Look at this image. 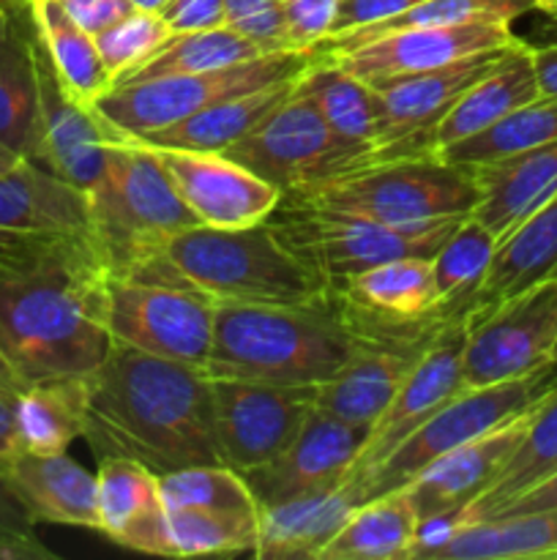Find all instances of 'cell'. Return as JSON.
Instances as JSON below:
<instances>
[{
  "instance_id": "cell-22",
  "label": "cell",
  "mask_w": 557,
  "mask_h": 560,
  "mask_svg": "<svg viewBox=\"0 0 557 560\" xmlns=\"http://www.w3.org/2000/svg\"><path fill=\"white\" fill-rule=\"evenodd\" d=\"M0 476L33 520L98 530V479L69 454L20 452Z\"/></svg>"
},
{
  "instance_id": "cell-26",
  "label": "cell",
  "mask_w": 557,
  "mask_h": 560,
  "mask_svg": "<svg viewBox=\"0 0 557 560\" xmlns=\"http://www.w3.org/2000/svg\"><path fill=\"white\" fill-rule=\"evenodd\" d=\"M344 312L377 323H420L440 317L431 257H399L360 271L333 290Z\"/></svg>"
},
{
  "instance_id": "cell-12",
  "label": "cell",
  "mask_w": 557,
  "mask_h": 560,
  "mask_svg": "<svg viewBox=\"0 0 557 560\" xmlns=\"http://www.w3.org/2000/svg\"><path fill=\"white\" fill-rule=\"evenodd\" d=\"M224 465L238 474L276 457L317 408V386L211 377Z\"/></svg>"
},
{
  "instance_id": "cell-8",
  "label": "cell",
  "mask_w": 557,
  "mask_h": 560,
  "mask_svg": "<svg viewBox=\"0 0 557 560\" xmlns=\"http://www.w3.org/2000/svg\"><path fill=\"white\" fill-rule=\"evenodd\" d=\"M309 63L311 52H268L224 69L120 82L102 93L91 107L118 135V140H131L180 124L218 98L295 80Z\"/></svg>"
},
{
  "instance_id": "cell-43",
  "label": "cell",
  "mask_w": 557,
  "mask_h": 560,
  "mask_svg": "<svg viewBox=\"0 0 557 560\" xmlns=\"http://www.w3.org/2000/svg\"><path fill=\"white\" fill-rule=\"evenodd\" d=\"M93 38H96V49L107 71L112 74L115 85L120 77L129 74L142 60L151 58L162 44H167L173 38V31L158 11L134 9L129 16H123Z\"/></svg>"
},
{
  "instance_id": "cell-47",
  "label": "cell",
  "mask_w": 557,
  "mask_h": 560,
  "mask_svg": "<svg viewBox=\"0 0 557 560\" xmlns=\"http://www.w3.org/2000/svg\"><path fill=\"white\" fill-rule=\"evenodd\" d=\"M418 3H424V0H339V14L331 33L375 25V22L402 14V11L413 9Z\"/></svg>"
},
{
  "instance_id": "cell-29",
  "label": "cell",
  "mask_w": 557,
  "mask_h": 560,
  "mask_svg": "<svg viewBox=\"0 0 557 560\" xmlns=\"http://www.w3.org/2000/svg\"><path fill=\"white\" fill-rule=\"evenodd\" d=\"M470 173L481 186L473 217L500 241L530 213L557 200V142Z\"/></svg>"
},
{
  "instance_id": "cell-24",
  "label": "cell",
  "mask_w": 557,
  "mask_h": 560,
  "mask_svg": "<svg viewBox=\"0 0 557 560\" xmlns=\"http://www.w3.org/2000/svg\"><path fill=\"white\" fill-rule=\"evenodd\" d=\"M38 38L31 5H0V142L36 162Z\"/></svg>"
},
{
  "instance_id": "cell-1",
  "label": "cell",
  "mask_w": 557,
  "mask_h": 560,
  "mask_svg": "<svg viewBox=\"0 0 557 560\" xmlns=\"http://www.w3.org/2000/svg\"><path fill=\"white\" fill-rule=\"evenodd\" d=\"M82 441L96 463L131 459L156 476L224 465L211 375L112 342L85 377Z\"/></svg>"
},
{
  "instance_id": "cell-51",
  "label": "cell",
  "mask_w": 557,
  "mask_h": 560,
  "mask_svg": "<svg viewBox=\"0 0 557 560\" xmlns=\"http://www.w3.org/2000/svg\"><path fill=\"white\" fill-rule=\"evenodd\" d=\"M16 394L0 388V465L22 452L16 438Z\"/></svg>"
},
{
  "instance_id": "cell-61",
  "label": "cell",
  "mask_w": 557,
  "mask_h": 560,
  "mask_svg": "<svg viewBox=\"0 0 557 560\" xmlns=\"http://www.w3.org/2000/svg\"><path fill=\"white\" fill-rule=\"evenodd\" d=\"M0 5H9V3H0Z\"/></svg>"
},
{
  "instance_id": "cell-9",
  "label": "cell",
  "mask_w": 557,
  "mask_h": 560,
  "mask_svg": "<svg viewBox=\"0 0 557 560\" xmlns=\"http://www.w3.org/2000/svg\"><path fill=\"white\" fill-rule=\"evenodd\" d=\"M102 320L112 342L205 370L213 345V301L205 295L109 273Z\"/></svg>"
},
{
  "instance_id": "cell-19",
  "label": "cell",
  "mask_w": 557,
  "mask_h": 560,
  "mask_svg": "<svg viewBox=\"0 0 557 560\" xmlns=\"http://www.w3.org/2000/svg\"><path fill=\"white\" fill-rule=\"evenodd\" d=\"M557 558V509L491 520L420 523L410 560Z\"/></svg>"
},
{
  "instance_id": "cell-44",
  "label": "cell",
  "mask_w": 557,
  "mask_h": 560,
  "mask_svg": "<svg viewBox=\"0 0 557 560\" xmlns=\"http://www.w3.org/2000/svg\"><path fill=\"white\" fill-rule=\"evenodd\" d=\"M282 3L293 52H311L322 38L331 36L339 0H282Z\"/></svg>"
},
{
  "instance_id": "cell-3",
  "label": "cell",
  "mask_w": 557,
  "mask_h": 560,
  "mask_svg": "<svg viewBox=\"0 0 557 560\" xmlns=\"http://www.w3.org/2000/svg\"><path fill=\"white\" fill-rule=\"evenodd\" d=\"M360 337L336 301L309 306L213 304L211 377L322 386L347 366Z\"/></svg>"
},
{
  "instance_id": "cell-40",
  "label": "cell",
  "mask_w": 557,
  "mask_h": 560,
  "mask_svg": "<svg viewBox=\"0 0 557 560\" xmlns=\"http://www.w3.org/2000/svg\"><path fill=\"white\" fill-rule=\"evenodd\" d=\"M260 55L268 52L260 44H254L229 25L208 27V31L173 33L167 44H162L151 58L142 60L129 74L120 77L115 85L167 74H197V71L224 69V66L244 63V60L260 58Z\"/></svg>"
},
{
  "instance_id": "cell-48",
  "label": "cell",
  "mask_w": 557,
  "mask_h": 560,
  "mask_svg": "<svg viewBox=\"0 0 557 560\" xmlns=\"http://www.w3.org/2000/svg\"><path fill=\"white\" fill-rule=\"evenodd\" d=\"M60 5L91 36H98L137 9L131 0H60Z\"/></svg>"
},
{
  "instance_id": "cell-39",
  "label": "cell",
  "mask_w": 557,
  "mask_h": 560,
  "mask_svg": "<svg viewBox=\"0 0 557 560\" xmlns=\"http://www.w3.org/2000/svg\"><path fill=\"white\" fill-rule=\"evenodd\" d=\"M497 238L470 213L442 241L431 257L437 284V306L451 320H467L473 299L489 271Z\"/></svg>"
},
{
  "instance_id": "cell-6",
  "label": "cell",
  "mask_w": 557,
  "mask_h": 560,
  "mask_svg": "<svg viewBox=\"0 0 557 560\" xmlns=\"http://www.w3.org/2000/svg\"><path fill=\"white\" fill-rule=\"evenodd\" d=\"M470 217V213H467ZM464 217L418 224H386L375 219L322 211L284 197L271 213L273 233L336 290L349 277L399 257H435Z\"/></svg>"
},
{
  "instance_id": "cell-31",
  "label": "cell",
  "mask_w": 557,
  "mask_h": 560,
  "mask_svg": "<svg viewBox=\"0 0 557 560\" xmlns=\"http://www.w3.org/2000/svg\"><path fill=\"white\" fill-rule=\"evenodd\" d=\"M295 85L320 109L339 142L358 153V164L375 151L380 137V109L369 82L349 74L336 60L311 58V63L295 77Z\"/></svg>"
},
{
  "instance_id": "cell-11",
  "label": "cell",
  "mask_w": 557,
  "mask_h": 560,
  "mask_svg": "<svg viewBox=\"0 0 557 560\" xmlns=\"http://www.w3.org/2000/svg\"><path fill=\"white\" fill-rule=\"evenodd\" d=\"M557 279L470 317L462 348L467 388L495 386L557 364Z\"/></svg>"
},
{
  "instance_id": "cell-58",
  "label": "cell",
  "mask_w": 557,
  "mask_h": 560,
  "mask_svg": "<svg viewBox=\"0 0 557 560\" xmlns=\"http://www.w3.org/2000/svg\"><path fill=\"white\" fill-rule=\"evenodd\" d=\"M131 3H134L137 9H145V11H158V9H162L164 3H167V0H131Z\"/></svg>"
},
{
  "instance_id": "cell-16",
  "label": "cell",
  "mask_w": 557,
  "mask_h": 560,
  "mask_svg": "<svg viewBox=\"0 0 557 560\" xmlns=\"http://www.w3.org/2000/svg\"><path fill=\"white\" fill-rule=\"evenodd\" d=\"M142 145V142H140ZM151 148V145H145ZM175 191L200 224L249 228L271 219L282 191L224 153L151 148Z\"/></svg>"
},
{
  "instance_id": "cell-23",
  "label": "cell",
  "mask_w": 557,
  "mask_h": 560,
  "mask_svg": "<svg viewBox=\"0 0 557 560\" xmlns=\"http://www.w3.org/2000/svg\"><path fill=\"white\" fill-rule=\"evenodd\" d=\"M98 530L112 545L173 558L158 476L131 459L98 463Z\"/></svg>"
},
{
  "instance_id": "cell-25",
  "label": "cell",
  "mask_w": 557,
  "mask_h": 560,
  "mask_svg": "<svg viewBox=\"0 0 557 560\" xmlns=\"http://www.w3.org/2000/svg\"><path fill=\"white\" fill-rule=\"evenodd\" d=\"M0 230L93 238L87 191L25 159L0 175Z\"/></svg>"
},
{
  "instance_id": "cell-15",
  "label": "cell",
  "mask_w": 557,
  "mask_h": 560,
  "mask_svg": "<svg viewBox=\"0 0 557 560\" xmlns=\"http://www.w3.org/2000/svg\"><path fill=\"white\" fill-rule=\"evenodd\" d=\"M467 320L451 323L437 334L435 342L415 361L407 381L399 386L388 408L369 430L364 448L355 459L353 470L344 479V487H355L369 470H375L393 448L407 441L424 421H429L446 402H451L464 386L462 377V348Z\"/></svg>"
},
{
  "instance_id": "cell-36",
  "label": "cell",
  "mask_w": 557,
  "mask_h": 560,
  "mask_svg": "<svg viewBox=\"0 0 557 560\" xmlns=\"http://www.w3.org/2000/svg\"><path fill=\"white\" fill-rule=\"evenodd\" d=\"M31 11L38 27V38H42L49 63L58 71L63 88L76 102L91 107L102 93L112 88V74L98 55L96 38L71 20L60 0H33Z\"/></svg>"
},
{
  "instance_id": "cell-28",
  "label": "cell",
  "mask_w": 557,
  "mask_h": 560,
  "mask_svg": "<svg viewBox=\"0 0 557 560\" xmlns=\"http://www.w3.org/2000/svg\"><path fill=\"white\" fill-rule=\"evenodd\" d=\"M549 279H557V200L530 213L497 241L470 317L484 315L502 301Z\"/></svg>"
},
{
  "instance_id": "cell-20",
  "label": "cell",
  "mask_w": 557,
  "mask_h": 560,
  "mask_svg": "<svg viewBox=\"0 0 557 560\" xmlns=\"http://www.w3.org/2000/svg\"><path fill=\"white\" fill-rule=\"evenodd\" d=\"M437 337H360L339 375L317 386V408L353 424L375 427L415 361Z\"/></svg>"
},
{
  "instance_id": "cell-7",
  "label": "cell",
  "mask_w": 557,
  "mask_h": 560,
  "mask_svg": "<svg viewBox=\"0 0 557 560\" xmlns=\"http://www.w3.org/2000/svg\"><path fill=\"white\" fill-rule=\"evenodd\" d=\"M552 386H557V364L530 372L517 381L462 388L451 402L442 405L407 441L399 443L375 470H369L358 485L347 487V490L353 492L355 503L404 490L420 470L429 468L442 454L470 441H478L486 432L528 413Z\"/></svg>"
},
{
  "instance_id": "cell-2",
  "label": "cell",
  "mask_w": 557,
  "mask_h": 560,
  "mask_svg": "<svg viewBox=\"0 0 557 560\" xmlns=\"http://www.w3.org/2000/svg\"><path fill=\"white\" fill-rule=\"evenodd\" d=\"M123 277L175 284L213 304L309 306L331 299L325 279L311 271L268 222L249 228L191 224L169 235Z\"/></svg>"
},
{
  "instance_id": "cell-46",
  "label": "cell",
  "mask_w": 557,
  "mask_h": 560,
  "mask_svg": "<svg viewBox=\"0 0 557 560\" xmlns=\"http://www.w3.org/2000/svg\"><path fill=\"white\" fill-rule=\"evenodd\" d=\"M162 20L173 33L208 31V27L227 25L224 0H167L158 9Z\"/></svg>"
},
{
  "instance_id": "cell-5",
  "label": "cell",
  "mask_w": 557,
  "mask_h": 560,
  "mask_svg": "<svg viewBox=\"0 0 557 560\" xmlns=\"http://www.w3.org/2000/svg\"><path fill=\"white\" fill-rule=\"evenodd\" d=\"M87 202L93 241L112 277H123L147 260L178 230L200 224L178 197L156 153L134 140L109 142Z\"/></svg>"
},
{
  "instance_id": "cell-38",
  "label": "cell",
  "mask_w": 557,
  "mask_h": 560,
  "mask_svg": "<svg viewBox=\"0 0 557 560\" xmlns=\"http://www.w3.org/2000/svg\"><path fill=\"white\" fill-rule=\"evenodd\" d=\"M557 142V98L538 96L535 102L513 109L502 120L478 135L459 140L437 151V156L457 167L475 170L486 164L506 162L519 153L538 151Z\"/></svg>"
},
{
  "instance_id": "cell-13",
  "label": "cell",
  "mask_w": 557,
  "mask_h": 560,
  "mask_svg": "<svg viewBox=\"0 0 557 560\" xmlns=\"http://www.w3.org/2000/svg\"><path fill=\"white\" fill-rule=\"evenodd\" d=\"M502 52L506 47L486 49V52L467 55L440 69L393 77V80L371 85L377 109H380V137H377L375 151L364 162L435 153L437 124L462 98V93L500 60Z\"/></svg>"
},
{
  "instance_id": "cell-27",
  "label": "cell",
  "mask_w": 557,
  "mask_h": 560,
  "mask_svg": "<svg viewBox=\"0 0 557 560\" xmlns=\"http://www.w3.org/2000/svg\"><path fill=\"white\" fill-rule=\"evenodd\" d=\"M541 96L533 63V44L517 38L478 82L462 93L435 129V153L459 140L489 129L513 109Z\"/></svg>"
},
{
  "instance_id": "cell-21",
  "label": "cell",
  "mask_w": 557,
  "mask_h": 560,
  "mask_svg": "<svg viewBox=\"0 0 557 560\" xmlns=\"http://www.w3.org/2000/svg\"><path fill=\"white\" fill-rule=\"evenodd\" d=\"M528 413L486 432L478 441H470L442 454L404 487L420 523L457 517L491 485L500 465L522 441Z\"/></svg>"
},
{
  "instance_id": "cell-4",
  "label": "cell",
  "mask_w": 557,
  "mask_h": 560,
  "mask_svg": "<svg viewBox=\"0 0 557 560\" xmlns=\"http://www.w3.org/2000/svg\"><path fill=\"white\" fill-rule=\"evenodd\" d=\"M284 197L347 217L418 224L473 213L481 186L470 170L442 162L437 153H420L355 164Z\"/></svg>"
},
{
  "instance_id": "cell-59",
  "label": "cell",
  "mask_w": 557,
  "mask_h": 560,
  "mask_svg": "<svg viewBox=\"0 0 557 560\" xmlns=\"http://www.w3.org/2000/svg\"><path fill=\"white\" fill-rule=\"evenodd\" d=\"M535 11H544V14H557V0H535Z\"/></svg>"
},
{
  "instance_id": "cell-56",
  "label": "cell",
  "mask_w": 557,
  "mask_h": 560,
  "mask_svg": "<svg viewBox=\"0 0 557 560\" xmlns=\"http://www.w3.org/2000/svg\"><path fill=\"white\" fill-rule=\"evenodd\" d=\"M0 388H5V392H14V394H20L22 388H25V381L16 375V370L9 364V359L3 355V350H0Z\"/></svg>"
},
{
  "instance_id": "cell-45",
  "label": "cell",
  "mask_w": 557,
  "mask_h": 560,
  "mask_svg": "<svg viewBox=\"0 0 557 560\" xmlns=\"http://www.w3.org/2000/svg\"><path fill=\"white\" fill-rule=\"evenodd\" d=\"M229 27H235L238 33H244L246 38H251L254 44H260L265 52H293L289 49L287 38V20H284V3H268L262 9L251 11V14L240 16L238 22H233Z\"/></svg>"
},
{
  "instance_id": "cell-30",
  "label": "cell",
  "mask_w": 557,
  "mask_h": 560,
  "mask_svg": "<svg viewBox=\"0 0 557 560\" xmlns=\"http://www.w3.org/2000/svg\"><path fill=\"white\" fill-rule=\"evenodd\" d=\"M358 506L347 487L293 498L260 509V534L251 556L260 560H320L328 541Z\"/></svg>"
},
{
  "instance_id": "cell-57",
  "label": "cell",
  "mask_w": 557,
  "mask_h": 560,
  "mask_svg": "<svg viewBox=\"0 0 557 560\" xmlns=\"http://www.w3.org/2000/svg\"><path fill=\"white\" fill-rule=\"evenodd\" d=\"M22 162H25V159H22L20 153H14L11 148H5L3 142H0V175L9 173V170H14V167H20Z\"/></svg>"
},
{
  "instance_id": "cell-33",
  "label": "cell",
  "mask_w": 557,
  "mask_h": 560,
  "mask_svg": "<svg viewBox=\"0 0 557 560\" xmlns=\"http://www.w3.org/2000/svg\"><path fill=\"white\" fill-rule=\"evenodd\" d=\"M420 520L407 490L358 503L320 560H410Z\"/></svg>"
},
{
  "instance_id": "cell-34",
  "label": "cell",
  "mask_w": 557,
  "mask_h": 560,
  "mask_svg": "<svg viewBox=\"0 0 557 560\" xmlns=\"http://www.w3.org/2000/svg\"><path fill=\"white\" fill-rule=\"evenodd\" d=\"M557 470V386H552L538 402L530 408L528 427L522 441L517 443L500 470L495 474L491 485L470 503L464 512L451 520H484L502 506L506 501L517 498L528 487L538 485L541 479Z\"/></svg>"
},
{
  "instance_id": "cell-49",
  "label": "cell",
  "mask_w": 557,
  "mask_h": 560,
  "mask_svg": "<svg viewBox=\"0 0 557 560\" xmlns=\"http://www.w3.org/2000/svg\"><path fill=\"white\" fill-rule=\"evenodd\" d=\"M0 541H20V545H36V520L27 514L20 498L9 490L0 476Z\"/></svg>"
},
{
  "instance_id": "cell-55",
  "label": "cell",
  "mask_w": 557,
  "mask_h": 560,
  "mask_svg": "<svg viewBox=\"0 0 557 560\" xmlns=\"http://www.w3.org/2000/svg\"><path fill=\"white\" fill-rule=\"evenodd\" d=\"M533 36H535V44L557 42V14H544V11H541V20L535 22Z\"/></svg>"
},
{
  "instance_id": "cell-41",
  "label": "cell",
  "mask_w": 557,
  "mask_h": 560,
  "mask_svg": "<svg viewBox=\"0 0 557 560\" xmlns=\"http://www.w3.org/2000/svg\"><path fill=\"white\" fill-rule=\"evenodd\" d=\"M167 528L173 558L254 552L260 512L167 509Z\"/></svg>"
},
{
  "instance_id": "cell-60",
  "label": "cell",
  "mask_w": 557,
  "mask_h": 560,
  "mask_svg": "<svg viewBox=\"0 0 557 560\" xmlns=\"http://www.w3.org/2000/svg\"><path fill=\"white\" fill-rule=\"evenodd\" d=\"M0 3H9V5H31L33 0H0Z\"/></svg>"
},
{
  "instance_id": "cell-18",
  "label": "cell",
  "mask_w": 557,
  "mask_h": 560,
  "mask_svg": "<svg viewBox=\"0 0 557 560\" xmlns=\"http://www.w3.org/2000/svg\"><path fill=\"white\" fill-rule=\"evenodd\" d=\"M118 140L112 129L76 102L49 63L47 49H38V153L36 164L60 175L76 189L91 191L104 170V151Z\"/></svg>"
},
{
  "instance_id": "cell-42",
  "label": "cell",
  "mask_w": 557,
  "mask_h": 560,
  "mask_svg": "<svg viewBox=\"0 0 557 560\" xmlns=\"http://www.w3.org/2000/svg\"><path fill=\"white\" fill-rule=\"evenodd\" d=\"M167 509H218V512H260L249 485L227 465H197L158 476Z\"/></svg>"
},
{
  "instance_id": "cell-14",
  "label": "cell",
  "mask_w": 557,
  "mask_h": 560,
  "mask_svg": "<svg viewBox=\"0 0 557 560\" xmlns=\"http://www.w3.org/2000/svg\"><path fill=\"white\" fill-rule=\"evenodd\" d=\"M366 438H369V427L336 419L315 408L298 435L276 457L240 476L260 509L315 495V492L336 490L353 470Z\"/></svg>"
},
{
  "instance_id": "cell-53",
  "label": "cell",
  "mask_w": 557,
  "mask_h": 560,
  "mask_svg": "<svg viewBox=\"0 0 557 560\" xmlns=\"http://www.w3.org/2000/svg\"><path fill=\"white\" fill-rule=\"evenodd\" d=\"M55 552L47 550L42 541L36 545H20V541H0V560H52Z\"/></svg>"
},
{
  "instance_id": "cell-62",
  "label": "cell",
  "mask_w": 557,
  "mask_h": 560,
  "mask_svg": "<svg viewBox=\"0 0 557 560\" xmlns=\"http://www.w3.org/2000/svg\"><path fill=\"white\" fill-rule=\"evenodd\" d=\"M555 361H557V353H555Z\"/></svg>"
},
{
  "instance_id": "cell-35",
  "label": "cell",
  "mask_w": 557,
  "mask_h": 560,
  "mask_svg": "<svg viewBox=\"0 0 557 560\" xmlns=\"http://www.w3.org/2000/svg\"><path fill=\"white\" fill-rule=\"evenodd\" d=\"M22 452L63 454L85 430V377H49L16 394Z\"/></svg>"
},
{
  "instance_id": "cell-37",
  "label": "cell",
  "mask_w": 557,
  "mask_h": 560,
  "mask_svg": "<svg viewBox=\"0 0 557 560\" xmlns=\"http://www.w3.org/2000/svg\"><path fill=\"white\" fill-rule=\"evenodd\" d=\"M530 11H535V0H424L402 14L375 22V25L331 33L311 49V58H336V55L360 47L364 42L404 31V27H446L470 25V22H508L511 25L513 20L530 14Z\"/></svg>"
},
{
  "instance_id": "cell-52",
  "label": "cell",
  "mask_w": 557,
  "mask_h": 560,
  "mask_svg": "<svg viewBox=\"0 0 557 560\" xmlns=\"http://www.w3.org/2000/svg\"><path fill=\"white\" fill-rule=\"evenodd\" d=\"M533 63L541 96L557 98V42L533 44Z\"/></svg>"
},
{
  "instance_id": "cell-32",
  "label": "cell",
  "mask_w": 557,
  "mask_h": 560,
  "mask_svg": "<svg viewBox=\"0 0 557 560\" xmlns=\"http://www.w3.org/2000/svg\"><path fill=\"white\" fill-rule=\"evenodd\" d=\"M293 82L295 80L273 82L260 91L218 98V102L208 104L205 109L189 115L180 124L164 126V129L147 131L142 137H131V140L151 148L224 153L229 145L244 140L278 102H284V96L293 91Z\"/></svg>"
},
{
  "instance_id": "cell-10",
  "label": "cell",
  "mask_w": 557,
  "mask_h": 560,
  "mask_svg": "<svg viewBox=\"0 0 557 560\" xmlns=\"http://www.w3.org/2000/svg\"><path fill=\"white\" fill-rule=\"evenodd\" d=\"M224 156L260 175L282 195L358 164V153L339 142L320 109L295 82L284 102H278L244 140L229 145Z\"/></svg>"
},
{
  "instance_id": "cell-54",
  "label": "cell",
  "mask_w": 557,
  "mask_h": 560,
  "mask_svg": "<svg viewBox=\"0 0 557 560\" xmlns=\"http://www.w3.org/2000/svg\"><path fill=\"white\" fill-rule=\"evenodd\" d=\"M268 3H276V0H224V11H227V25L238 22L240 16L251 14V11L262 9Z\"/></svg>"
},
{
  "instance_id": "cell-17",
  "label": "cell",
  "mask_w": 557,
  "mask_h": 560,
  "mask_svg": "<svg viewBox=\"0 0 557 560\" xmlns=\"http://www.w3.org/2000/svg\"><path fill=\"white\" fill-rule=\"evenodd\" d=\"M517 33L508 22H470V25L446 27H404V31L386 33L349 52L336 55L342 69L358 80L377 85L393 77L418 74V71L440 69L467 55L500 49L517 42Z\"/></svg>"
},
{
  "instance_id": "cell-50",
  "label": "cell",
  "mask_w": 557,
  "mask_h": 560,
  "mask_svg": "<svg viewBox=\"0 0 557 560\" xmlns=\"http://www.w3.org/2000/svg\"><path fill=\"white\" fill-rule=\"evenodd\" d=\"M546 509H557V470L546 479H541L538 485L528 487L524 492H519L517 498L506 501L502 506H497L489 517H511V514H530V512H546Z\"/></svg>"
}]
</instances>
